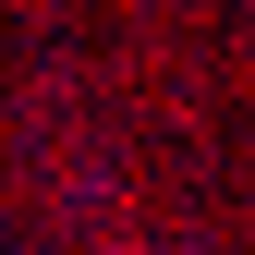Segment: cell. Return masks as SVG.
Masks as SVG:
<instances>
[{
  "mask_svg": "<svg viewBox=\"0 0 255 255\" xmlns=\"http://www.w3.org/2000/svg\"><path fill=\"white\" fill-rule=\"evenodd\" d=\"M110 255H134V243H110Z\"/></svg>",
  "mask_w": 255,
  "mask_h": 255,
  "instance_id": "1",
  "label": "cell"
}]
</instances>
